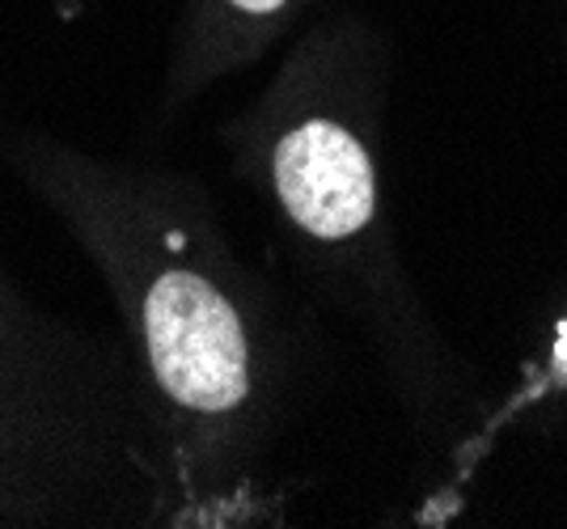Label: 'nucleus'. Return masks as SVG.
<instances>
[{
  "label": "nucleus",
  "mask_w": 567,
  "mask_h": 529,
  "mask_svg": "<svg viewBox=\"0 0 567 529\" xmlns=\"http://www.w3.org/2000/svg\"><path fill=\"white\" fill-rule=\"evenodd\" d=\"M141 470L118 352L51 313L0 255V529L118 521Z\"/></svg>",
  "instance_id": "1"
},
{
  "label": "nucleus",
  "mask_w": 567,
  "mask_h": 529,
  "mask_svg": "<svg viewBox=\"0 0 567 529\" xmlns=\"http://www.w3.org/2000/svg\"><path fill=\"white\" fill-rule=\"evenodd\" d=\"M220 18H234L241 25H262V22H276L292 9V0H216Z\"/></svg>",
  "instance_id": "3"
},
{
  "label": "nucleus",
  "mask_w": 567,
  "mask_h": 529,
  "mask_svg": "<svg viewBox=\"0 0 567 529\" xmlns=\"http://www.w3.org/2000/svg\"><path fill=\"white\" fill-rule=\"evenodd\" d=\"M267 187L280 217L318 250L355 246L381 208L373 148L331 111L284 120L267 145Z\"/></svg>",
  "instance_id": "2"
},
{
  "label": "nucleus",
  "mask_w": 567,
  "mask_h": 529,
  "mask_svg": "<svg viewBox=\"0 0 567 529\" xmlns=\"http://www.w3.org/2000/svg\"><path fill=\"white\" fill-rule=\"evenodd\" d=\"M559 364L567 369V331H564V339H559Z\"/></svg>",
  "instance_id": "4"
}]
</instances>
